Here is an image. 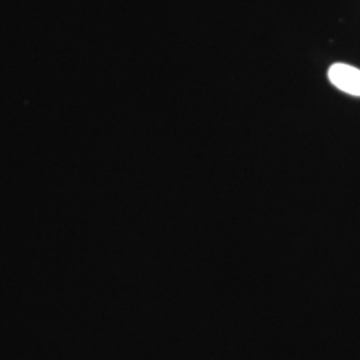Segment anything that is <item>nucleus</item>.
Returning <instances> with one entry per match:
<instances>
[{"label":"nucleus","instance_id":"f257e3e1","mask_svg":"<svg viewBox=\"0 0 360 360\" xmlns=\"http://www.w3.org/2000/svg\"><path fill=\"white\" fill-rule=\"evenodd\" d=\"M328 80L338 90L360 98V70L346 63H335L328 68Z\"/></svg>","mask_w":360,"mask_h":360}]
</instances>
